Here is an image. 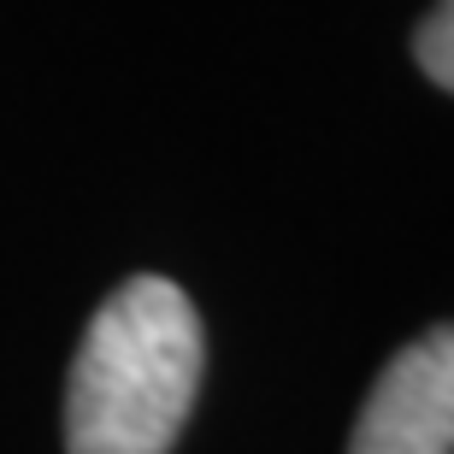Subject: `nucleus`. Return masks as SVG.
Wrapping results in <instances>:
<instances>
[{
	"label": "nucleus",
	"mask_w": 454,
	"mask_h": 454,
	"mask_svg": "<svg viewBox=\"0 0 454 454\" xmlns=\"http://www.w3.org/2000/svg\"><path fill=\"white\" fill-rule=\"evenodd\" d=\"M207 337L177 284L130 278L89 319L66 384V454H171Z\"/></svg>",
	"instance_id": "1"
},
{
	"label": "nucleus",
	"mask_w": 454,
	"mask_h": 454,
	"mask_svg": "<svg viewBox=\"0 0 454 454\" xmlns=\"http://www.w3.org/2000/svg\"><path fill=\"white\" fill-rule=\"evenodd\" d=\"M348 454H454V325L425 331L378 372Z\"/></svg>",
	"instance_id": "2"
},
{
	"label": "nucleus",
	"mask_w": 454,
	"mask_h": 454,
	"mask_svg": "<svg viewBox=\"0 0 454 454\" xmlns=\"http://www.w3.org/2000/svg\"><path fill=\"white\" fill-rule=\"evenodd\" d=\"M413 59H419V71L431 83L454 95V0H437L431 18L413 30Z\"/></svg>",
	"instance_id": "3"
}]
</instances>
